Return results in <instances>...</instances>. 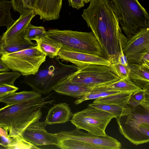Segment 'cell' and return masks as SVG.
Wrapping results in <instances>:
<instances>
[{"instance_id":"cell-1","label":"cell","mask_w":149,"mask_h":149,"mask_svg":"<svg viewBox=\"0 0 149 149\" xmlns=\"http://www.w3.org/2000/svg\"><path fill=\"white\" fill-rule=\"evenodd\" d=\"M81 15L95 37L104 58L116 62L120 51V42L127 39L123 33L110 0H91Z\"/></svg>"},{"instance_id":"cell-2","label":"cell","mask_w":149,"mask_h":149,"mask_svg":"<svg viewBox=\"0 0 149 149\" xmlns=\"http://www.w3.org/2000/svg\"><path fill=\"white\" fill-rule=\"evenodd\" d=\"M50 95L6 104L0 109V127L9 132V136H22L21 134L25 129L41 118L42 108L55 102L49 100Z\"/></svg>"},{"instance_id":"cell-3","label":"cell","mask_w":149,"mask_h":149,"mask_svg":"<svg viewBox=\"0 0 149 149\" xmlns=\"http://www.w3.org/2000/svg\"><path fill=\"white\" fill-rule=\"evenodd\" d=\"M59 59L57 56L46 57L36 74L25 76L21 83L42 94L49 93L79 68L74 64L62 63Z\"/></svg>"},{"instance_id":"cell-4","label":"cell","mask_w":149,"mask_h":149,"mask_svg":"<svg viewBox=\"0 0 149 149\" xmlns=\"http://www.w3.org/2000/svg\"><path fill=\"white\" fill-rule=\"evenodd\" d=\"M122 31L128 39L149 27V15L138 0H110Z\"/></svg>"},{"instance_id":"cell-5","label":"cell","mask_w":149,"mask_h":149,"mask_svg":"<svg viewBox=\"0 0 149 149\" xmlns=\"http://www.w3.org/2000/svg\"><path fill=\"white\" fill-rule=\"evenodd\" d=\"M45 37L50 41L60 45L61 49L104 58L102 49L91 31L52 29L46 31Z\"/></svg>"},{"instance_id":"cell-6","label":"cell","mask_w":149,"mask_h":149,"mask_svg":"<svg viewBox=\"0 0 149 149\" xmlns=\"http://www.w3.org/2000/svg\"><path fill=\"white\" fill-rule=\"evenodd\" d=\"M129 114L116 118L120 134L138 145L149 142V107L140 105L131 108Z\"/></svg>"},{"instance_id":"cell-7","label":"cell","mask_w":149,"mask_h":149,"mask_svg":"<svg viewBox=\"0 0 149 149\" xmlns=\"http://www.w3.org/2000/svg\"><path fill=\"white\" fill-rule=\"evenodd\" d=\"M1 55L2 60L10 70L24 76L36 74L47 57L37 46Z\"/></svg>"},{"instance_id":"cell-8","label":"cell","mask_w":149,"mask_h":149,"mask_svg":"<svg viewBox=\"0 0 149 149\" xmlns=\"http://www.w3.org/2000/svg\"><path fill=\"white\" fill-rule=\"evenodd\" d=\"M70 121L76 128L97 136L106 135L105 130L114 118L111 113L88 105L87 107L72 115Z\"/></svg>"},{"instance_id":"cell-9","label":"cell","mask_w":149,"mask_h":149,"mask_svg":"<svg viewBox=\"0 0 149 149\" xmlns=\"http://www.w3.org/2000/svg\"><path fill=\"white\" fill-rule=\"evenodd\" d=\"M67 79L72 82L92 88L120 79L112 72L109 66L98 64H91L79 68Z\"/></svg>"},{"instance_id":"cell-10","label":"cell","mask_w":149,"mask_h":149,"mask_svg":"<svg viewBox=\"0 0 149 149\" xmlns=\"http://www.w3.org/2000/svg\"><path fill=\"white\" fill-rule=\"evenodd\" d=\"M79 130L76 128L71 131H61L58 133V136L59 139H71L79 141L93 147L95 149H119L122 147L120 142L107 135L97 136Z\"/></svg>"},{"instance_id":"cell-11","label":"cell","mask_w":149,"mask_h":149,"mask_svg":"<svg viewBox=\"0 0 149 149\" xmlns=\"http://www.w3.org/2000/svg\"><path fill=\"white\" fill-rule=\"evenodd\" d=\"M47 125L45 121H34L22 132L21 135L24 139L37 147L51 145L56 146L59 140L58 134L48 132L45 129Z\"/></svg>"},{"instance_id":"cell-12","label":"cell","mask_w":149,"mask_h":149,"mask_svg":"<svg viewBox=\"0 0 149 149\" xmlns=\"http://www.w3.org/2000/svg\"><path fill=\"white\" fill-rule=\"evenodd\" d=\"M123 52L128 63L139 64L142 55L149 52V27L144 28L128 39Z\"/></svg>"},{"instance_id":"cell-13","label":"cell","mask_w":149,"mask_h":149,"mask_svg":"<svg viewBox=\"0 0 149 149\" xmlns=\"http://www.w3.org/2000/svg\"><path fill=\"white\" fill-rule=\"evenodd\" d=\"M58 58L72 63L79 68L91 64H98L109 66L111 63L106 58L96 55L74 52L61 49Z\"/></svg>"},{"instance_id":"cell-14","label":"cell","mask_w":149,"mask_h":149,"mask_svg":"<svg viewBox=\"0 0 149 149\" xmlns=\"http://www.w3.org/2000/svg\"><path fill=\"white\" fill-rule=\"evenodd\" d=\"M63 0H37L33 10L44 22L55 20L60 17Z\"/></svg>"},{"instance_id":"cell-15","label":"cell","mask_w":149,"mask_h":149,"mask_svg":"<svg viewBox=\"0 0 149 149\" xmlns=\"http://www.w3.org/2000/svg\"><path fill=\"white\" fill-rule=\"evenodd\" d=\"M36 15L35 11L32 10L20 15L19 18L2 34L1 39L3 42L25 32L31 20Z\"/></svg>"},{"instance_id":"cell-16","label":"cell","mask_w":149,"mask_h":149,"mask_svg":"<svg viewBox=\"0 0 149 149\" xmlns=\"http://www.w3.org/2000/svg\"><path fill=\"white\" fill-rule=\"evenodd\" d=\"M72 115L69 104L61 103L54 104L49 109L45 121L49 125L65 123L69 120Z\"/></svg>"},{"instance_id":"cell-17","label":"cell","mask_w":149,"mask_h":149,"mask_svg":"<svg viewBox=\"0 0 149 149\" xmlns=\"http://www.w3.org/2000/svg\"><path fill=\"white\" fill-rule=\"evenodd\" d=\"M129 77L137 86L149 91V67L141 64L128 63Z\"/></svg>"},{"instance_id":"cell-18","label":"cell","mask_w":149,"mask_h":149,"mask_svg":"<svg viewBox=\"0 0 149 149\" xmlns=\"http://www.w3.org/2000/svg\"><path fill=\"white\" fill-rule=\"evenodd\" d=\"M92 88L72 82L67 79L57 86L54 90L57 93L79 99Z\"/></svg>"},{"instance_id":"cell-19","label":"cell","mask_w":149,"mask_h":149,"mask_svg":"<svg viewBox=\"0 0 149 149\" xmlns=\"http://www.w3.org/2000/svg\"><path fill=\"white\" fill-rule=\"evenodd\" d=\"M24 33L3 42V54L20 51L37 46L36 43L25 38Z\"/></svg>"},{"instance_id":"cell-20","label":"cell","mask_w":149,"mask_h":149,"mask_svg":"<svg viewBox=\"0 0 149 149\" xmlns=\"http://www.w3.org/2000/svg\"><path fill=\"white\" fill-rule=\"evenodd\" d=\"M120 92H121L110 87L108 84L100 85L93 88L80 98L77 99L74 103L77 105L87 100L96 99Z\"/></svg>"},{"instance_id":"cell-21","label":"cell","mask_w":149,"mask_h":149,"mask_svg":"<svg viewBox=\"0 0 149 149\" xmlns=\"http://www.w3.org/2000/svg\"><path fill=\"white\" fill-rule=\"evenodd\" d=\"M41 95L39 92L33 90L15 92L0 98V102L6 104L20 103L40 97Z\"/></svg>"},{"instance_id":"cell-22","label":"cell","mask_w":149,"mask_h":149,"mask_svg":"<svg viewBox=\"0 0 149 149\" xmlns=\"http://www.w3.org/2000/svg\"><path fill=\"white\" fill-rule=\"evenodd\" d=\"M132 93L121 92L96 99L93 103L115 104L126 107L128 106L127 103Z\"/></svg>"},{"instance_id":"cell-23","label":"cell","mask_w":149,"mask_h":149,"mask_svg":"<svg viewBox=\"0 0 149 149\" xmlns=\"http://www.w3.org/2000/svg\"><path fill=\"white\" fill-rule=\"evenodd\" d=\"M88 105L109 113L112 114L116 119L129 114L132 110L128 106L123 107L113 104L92 103L89 104Z\"/></svg>"},{"instance_id":"cell-24","label":"cell","mask_w":149,"mask_h":149,"mask_svg":"<svg viewBox=\"0 0 149 149\" xmlns=\"http://www.w3.org/2000/svg\"><path fill=\"white\" fill-rule=\"evenodd\" d=\"M36 41L39 49L46 56L52 58L57 56L62 47L60 45L50 41L45 36Z\"/></svg>"},{"instance_id":"cell-25","label":"cell","mask_w":149,"mask_h":149,"mask_svg":"<svg viewBox=\"0 0 149 149\" xmlns=\"http://www.w3.org/2000/svg\"><path fill=\"white\" fill-rule=\"evenodd\" d=\"M12 8L11 1L0 0V26H6L7 29L15 22L10 13Z\"/></svg>"},{"instance_id":"cell-26","label":"cell","mask_w":149,"mask_h":149,"mask_svg":"<svg viewBox=\"0 0 149 149\" xmlns=\"http://www.w3.org/2000/svg\"><path fill=\"white\" fill-rule=\"evenodd\" d=\"M127 105L131 108L139 105L149 107V91L141 89L133 93Z\"/></svg>"},{"instance_id":"cell-27","label":"cell","mask_w":149,"mask_h":149,"mask_svg":"<svg viewBox=\"0 0 149 149\" xmlns=\"http://www.w3.org/2000/svg\"><path fill=\"white\" fill-rule=\"evenodd\" d=\"M111 88L122 92L133 93L142 89L136 85L130 78L120 80L108 84Z\"/></svg>"},{"instance_id":"cell-28","label":"cell","mask_w":149,"mask_h":149,"mask_svg":"<svg viewBox=\"0 0 149 149\" xmlns=\"http://www.w3.org/2000/svg\"><path fill=\"white\" fill-rule=\"evenodd\" d=\"M56 146L62 149H95L93 147L87 143L71 139H59Z\"/></svg>"},{"instance_id":"cell-29","label":"cell","mask_w":149,"mask_h":149,"mask_svg":"<svg viewBox=\"0 0 149 149\" xmlns=\"http://www.w3.org/2000/svg\"><path fill=\"white\" fill-rule=\"evenodd\" d=\"M46 31L43 27L35 26L30 23L28 25L25 32L24 37L31 41H36L44 37Z\"/></svg>"},{"instance_id":"cell-30","label":"cell","mask_w":149,"mask_h":149,"mask_svg":"<svg viewBox=\"0 0 149 149\" xmlns=\"http://www.w3.org/2000/svg\"><path fill=\"white\" fill-rule=\"evenodd\" d=\"M12 138V141L7 149H37L40 148L24 139L22 136H15Z\"/></svg>"},{"instance_id":"cell-31","label":"cell","mask_w":149,"mask_h":149,"mask_svg":"<svg viewBox=\"0 0 149 149\" xmlns=\"http://www.w3.org/2000/svg\"><path fill=\"white\" fill-rule=\"evenodd\" d=\"M112 72L120 79L130 78V69L128 66L119 63H111L109 66Z\"/></svg>"},{"instance_id":"cell-32","label":"cell","mask_w":149,"mask_h":149,"mask_svg":"<svg viewBox=\"0 0 149 149\" xmlns=\"http://www.w3.org/2000/svg\"><path fill=\"white\" fill-rule=\"evenodd\" d=\"M13 8L15 11L22 15L33 10L29 0H11Z\"/></svg>"},{"instance_id":"cell-33","label":"cell","mask_w":149,"mask_h":149,"mask_svg":"<svg viewBox=\"0 0 149 149\" xmlns=\"http://www.w3.org/2000/svg\"><path fill=\"white\" fill-rule=\"evenodd\" d=\"M19 72L16 71L0 73V84H7L14 85L15 81L21 76Z\"/></svg>"},{"instance_id":"cell-34","label":"cell","mask_w":149,"mask_h":149,"mask_svg":"<svg viewBox=\"0 0 149 149\" xmlns=\"http://www.w3.org/2000/svg\"><path fill=\"white\" fill-rule=\"evenodd\" d=\"M19 88L14 85L7 84H0V98L15 92Z\"/></svg>"},{"instance_id":"cell-35","label":"cell","mask_w":149,"mask_h":149,"mask_svg":"<svg viewBox=\"0 0 149 149\" xmlns=\"http://www.w3.org/2000/svg\"><path fill=\"white\" fill-rule=\"evenodd\" d=\"M120 51L116 63H120L125 66H128V63L127 58L124 54L123 49L125 46L124 45L120 42Z\"/></svg>"},{"instance_id":"cell-36","label":"cell","mask_w":149,"mask_h":149,"mask_svg":"<svg viewBox=\"0 0 149 149\" xmlns=\"http://www.w3.org/2000/svg\"><path fill=\"white\" fill-rule=\"evenodd\" d=\"M13 140V138L0 135V148L7 149Z\"/></svg>"},{"instance_id":"cell-37","label":"cell","mask_w":149,"mask_h":149,"mask_svg":"<svg viewBox=\"0 0 149 149\" xmlns=\"http://www.w3.org/2000/svg\"><path fill=\"white\" fill-rule=\"evenodd\" d=\"M69 3V6L79 10L84 6L85 3L82 0H67Z\"/></svg>"},{"instance_id":"cell-38","label":"cell","mask_w":149,"mask_h":149,"mask_svg":"<svg viewBox=\"0 0 149 149\" xmlns=\"http://www.w3.org/2000/svg\"><path fill=\"white\" fill-rule=\"evenodd\" d=\"M139 64L149 67V52H145L142 55Z\"/></svg>"},{"instance_id":"cell-39","label":"cell","mask_w":149,"mask_h":149,"mask_svg":"<svg viewBox=\"0 0 149 149\" xmlns=\"http://www.w3.org/2000/svg\"><path fill=\"white\" fill-rule=\"evenodd\" d=\"M10 69L4 63L0 57V73L8 72Z\"/></svg>"},{"instance_id":"cell-40","label":"cell","mask_w":149,"mask_h":149,"mask_svg":"<svg viewBox=\"0 0 149 149\" xmlns=\"http://www.w3.org/2000/svg\"><path fill=\"white\" fill-rule=\"evenodd\" d=\"M0 135L4 136L6 137H8V131L0 127Z\"/></svg>"},{"instance_id":"cell-41","label":"cell","mask_w":149,"mask_h":149,"mask_svg":"<svg viewBox=\"0 0 149 149\" xmlns=\"http://www.w3.org/2000/svg\"><path fill=\"white\" fill-rule=\"evenodd\" d=\"M3 45V42L1 39V36H0V55L4 54Z\"/></svg>"},{"instance_id":"cell-42","label":"cell","mask_w":149,"mask_h":149,"mask_svg":"<svg viewBox=\"0 0 149 149\" xmlns=\"http://www.w3.org/2000/svg\"><path fill=\"white\" fill-rule=\"evenodd\" d=\"M37 0H29L30 3L32 8L33 9Z\"/></svg>"},{"instance_id":"cell-43","label":"cell","mask_w":149,"mask_h":149,"mask_svg":"<svg viewBox=\"0 0 149 149\" xmlns=\"http://www.w3.org/2000/svg\"><path fill=\"white\" fill-rule=\"evenodd\" d=\"M84 3H87L91 1V0H82Z\"/></svg>"},{"instance_id":"cell-44","label":"cell","mask_w":149,"mask_h":149,"mask_svg":"<svg viewBox=\"0 0 149 149\" xmlns=\"http://www.w3.org/2000/svg\"></svg>"}]
</instances>
